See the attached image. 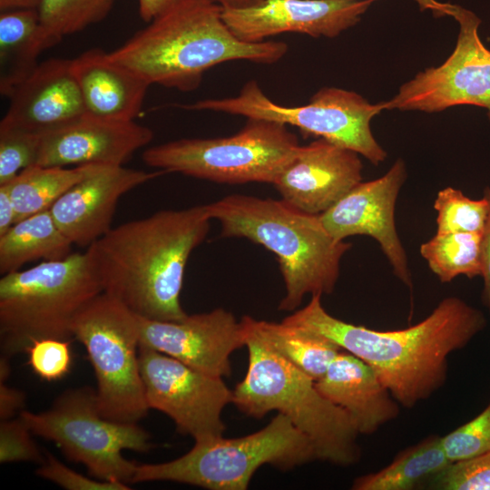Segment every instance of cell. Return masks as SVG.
I'll return each instance as SVG.
<instances>
[{
  "instance_id": "cell-1",
  "label": "cell",
  "mask_w": 490,
  "mask_h": 490,
  "mask_svg": "<svg viewBox=\"0 0 490 490\" xmlns=\"http://www.w3.org/2000/svg\"><path fill=\"white\" fill-rule=\"evenodd\" d=\"M282 321L319 334L370 366L397 402L412 408L440 389L448 356L464 348L486 327L484 313L457 297L442 299L422 321L380 331L330 315L313 295Z\"/></svg>"
},
{
  "instance_id": "cell-2",
  "label": "cell",
  "mask_w": 490,
  "mask_h": 490,
  "mask_svg": "<svg viewBox=\"0 0 490 490\" xmlns=\"http://www.w3.org/2000/svg\"><path fill=\"white\" fill-rule=\"evenodd\" d=\"M206 205L162 210L112 228L86 250L103 292L138 316L181 321L187 261L210 230Z\"/></svg>"
},
{
  "instance_id": "cell-3",
  "label": "cell",
  "mask_w": 490,
  "mask_h": 490,
  "mask_svg": "<svg viewBox=\"0 0 490 490\" xmlns=\"http://www.w3.org/2000/svg\"><path fill=\"white\" fill-rule=\"evenodd\" d=\"M286 43L245 42L230 30L222 8L210 0H183L168 8L112 52L110 57L147 83L191 92L203 74L229 61L274 64Z\"/></svg>"
},
{
  "instance_id": "cell-4",
  "label": "cell",
  "mask_w": 490,
  "mask_h": 490,
  "mask_svg": "<svg viewBox=\"0 0 490 490\" xmlns=\"http://www.w3.org/2000/svg\"><path fill=\"white\" fill-rule=\"evenodd\" d=\"M206 208L211 219L220 222L221 236L246 238L277 256L286 289L279 309H296L308 294L333 292L351 243L335 240L319 215L283 200L242 194L226 196Z\"/></svg>"
},
{
  "instance_id": "cell-5",
  "label": "cell",
  "mask_w": 490,
  "mask_h": 490,
  "mask_svg": "<svg viewBox=\"0 0 490 490\" xmlns=\"http://www.w3.org/2000/svg\"><path fill=\"white\" fill-rule=\"evenodd\" d=\"M242 324L249 364L245 377L232 390L236 407L256 418L276 410L309 437L317 459L340 466L356 464L361 456L359 433L348 414Z\"/></svg>"
},
{
  "instance_id": "cell-6",
  "label": "cell",
  "mask_w": 490,
  "mask_h": 490,
  "mask_svg": "<svg viewBox=\"0 0 490 490\" xmlns=\"http://www.w3.org/2000/svg\"><path fill=\"white\" fill-rule=\"evenodd\" d=\"M102 292L87 251L2 275L1 356L24 353L35 339H71L75 316Z\"/></svg>"
},
{
  "instance_id": "cell-7",
  "label": "cell",
  "mask_w": 490,
  "mask_h": 490,
  "mask_svg": "<svg viewBox=\"0 0 490 490\" xmlns=\"http://www.w3.org/2000/svg\"><path fill=\"white\" fill-rule=\"evenodd\" d=\"M315 459L309 437L278 413L255 433L198 440L189 452L172 461L136 464L131 483L172 481L210 490H245L264 465L289 471Z\"/></svg>"
},
{
  "instance_id": "cell-8",
  "label": "cell",
  "mask_w": 490,
  "mask_h": 490,
  "mask_svg": "<svg viewBox=\"0 0 490 490\" xmlns=\"http://www.w3.org/2000/svg\"><path fill=\"white\" fill-rule=\"evenodd\" d=\"M299 147L287 125L248 119L237 133L212 139H180L146 149L142 161L165 172L220 183L273 184Z\"/></svg>"
},
{
  "instance_id": "cell-9",
  "label": "cell",
  "mask_w": 490,
  "mask_h": 490,
  "mask_svg": "<svg viewBox=\"0 0 490 490\" xmlns=\"http://www.w3.org/2000/svg\"><path fill=\"white\" fill-rule=\"evenodd\" d=\"M19 416L33 435L54 442L67 459L83 464L103 481L131 483L136 463L122 451L147 452L152 447L149 433L137 423L103 417L96 391L90 387L67 389L47 410H23Z\"/></svg>"
},
{
  "instance_id": "cell-10",
  "label": "cell",
  "mask_w": 490,
  "mask_h": 490,
  "mask_svg": "<svg viewBox=\"0 0 490 490\" xmlns=\"http://www.w3.org/2000/svg\"><path fill=\"white\" fill-rule=\"evenodd\" d=\"M72 334L93 368L102 416L122 423L143 418L150 408L139 363V316L102 292L75 316Z\"/></svg>"
},
{
  "instance_id": "cell-11",
  "label": "cell",
  "mask_w": 490,
  "mask_h": 490,
  "mask_svg": "<svg viewBox=\"0 0 490 490\" xmlns=\"http://www.w3.org/2000/svg\"><path fill=\"white\" fill-rule=\"evenodd\" d=\"M179 106L295 126L304 134L350 149L375 166L387 158L386 151L378 144L370 128L371 119L383 110L381 103L372 104L352 91L324 87L314 93L307 104L285 106L271 101L255 81H250L235 97L204 99Z\"/></svg>"
},
{
  "instance_id": "cell-12",
  "label": "cell",
  "mask_w": 490,
  "mask_h": 490,
  "mask_svg": "<svg viewBox=\"0 0 490 490\" xmlns=\"http://www.w3.org/2000/svg\"><path fill=\"white\" fill-rule=\"evenodd\" d=\"M449 15L460 25L456 47L437 67L418 73L400 86L383 110L438 113L456 105L485 108L490 121V50L478 34L480 19L471 11L452 5Z\"/></svg>"
},
{
  "instance_id": "cell-13",
  "label": "cell",
  "mask_w": 490,
  "mask_h": 490,
  "mask_svg": "<svg viewBox=\"0 0 490 490\" xmlns=\"http://www.w3.org/2000/svg\"><path fill=\"white\" fill-rule=\"evenodd\" d=\"M139 363L149 408L170 416L177 431L194 441L223 436L221 414L233 392L222 377L145 346L139 347Z\"/></svg>"
},
{
  "instance_id": "cell-14",
  "label": "cell",
  "mask_w": 490,
  "mask_h": 490,
  "mask_svg": "<svg viewBox=\"0 0 490 490\" xmlns=\"http://www.w3.org/2000/svg\"><path fill=\"white\" fill-rule=\"evenodd\" d=\"M406 179V164L397 159L383 176L361 181L319 218L337 240L353 235L376 240L396 277L411 289L407 256L395 224V206Z\"/></svg>"
},
{
  "instance_id": "cell-15",
  "label": "cell",
  "mask_w": 490,
  "mask_h": 490,
  "mask_svg": "<svg viewBox=\"0 0 490 490\" xmlns=\"http://www.w3.org/2000/svg\"><path fill=\"white\" fill-rule=\"evenodd\" d=\"M140 346L168 355L203 373L224 377L231 373L230 355L246 343L241 320L224 309L188 315L181 321L139 316Z\"/></svg>"
},
{
  "instance_id": "cell-16",
  "label": "cell",
  "mask_w": 490,
  "mask_h": 490,
  "mask_svg": "<svg viewBox=\"0 0 490 490\" xmlns=\"http://www.w3.org/2000/svg\"><path fill=\"white\" fill-rule=\"evenodd\" d=\"M377 0H264L243 9H222L239 39L258 43L282 33L335 37L354 26Z\"/></svg>"
},
{
  "instance_id": "cell-17",
  "label": "cell",
  "mask_w": 490,
  "mask_h": 490,
  "mask_svg": "<svg viewBox=\"0 0 490 490\" xmlns=\"http://www.w3.org/2000/svg\"><path fill=\"white\" fill-rule=\"evenodd\" d=\"M358 155L318 138L299 145L273 185L289 205L320 215L362 181L363 165Z\"/></svg>"
},
{
  "instance_id": "cell-18",
  "label": "cell",
  "mask_w": 490,
  "mask_h": 490,
  "mask_svg": "<svg viewBox=\"0 0 490 490\" xmlns=\"http://www.w3.org/2000/svg\"><path fill=\"white\" fill-rule=\"evenodd\" d=\"M152 131L134 121L85 113L77 121L42 136L37 165H122L151 142Z\"/></svg>"
},
{
  "instance_id": "cell-19",
  "label": "cell",
  "mask_w": 490,
  "mask_h": 490,
  "mask_svg": "<svg viewBox=\"0 0 490 490\" xmlns=\"http://www.w3.org/2000/svg\"><path fill=\"white\" fill-rule=\"evenodd\" d=\"M7 98L9 106L0 125L41 136L87 113L71 59L51 58L40 62Z\"/></svg>"
},
{
  "instance_id": "cell-20",
  "label": "cell",
  "mask_w": 490,
  "mask_h": 490,
  "mask_svg": "<svg viewBox=\"0 0 490 490\" xmlns=\"http://www.w3.org/2000/svg\"><path fill=\"white\" fill-rule=\"evenodd\" d=\"M164 172L107 165L73 186L49 211L74 245L88 248L112 229L122 196Z\"/></svg>"
},
{
  "instance_id": "cell-21",
  "label": "cell",
  "mask_w": 490,
  "mask_h": 490,
  "mask_svg": "<svg viewBox=\"0 0 490 490\" xmlns=\"http://www.w3.org/2000/svg\"><path fill=\"white\" fill-rule=\"evenodd\" d=\"M315 384L348 414L359 434L371 435L399 415V404L373 368L347 351L335 357Z\"/></svg>"
},
{
  "instance_id": "cell-22",
  "label": "cell",
  "mask_w": 490,
  "mask_h": 490,
  "mask_svg": "<svg viewBox=\"0 0 490 490\" xmlns=\"http://www.w3.org/2000/svg\"><path fill=\"white\" fill-rule=\"evenodd\" d=\"M87 113L104 119L134 121L141 113L150 83L114 62L100 48L71 59Z\"/></svg>"
},
{
  "instance_id": "cell-23",
  "label": "cell",
  "mask_w": 490,
  "mask_h": 490,
  "mask_svg": "<svg viewBox=\"0 0 490 490\" xmlns=\"http://www.w3.org/2000/svg\"><path fill=\"white\" fill-rule=\"evenodd\" d=\"M54 44L43 27L38 9L0 15V93L8 97L38 66V57Z\"/></svg>"
},
{
  "instance_id": "cell-24",
  "label": "cell",
  "mask_w": 490,
  "mask_h": 490,
  "mask_svg": "<svg viewBox=\"0 0 490 490\" xmlns=\"http://www.w3.org/2000/svg\"><path fill=\"white\" fill-rule=\"evenodd\" d=\"M241 321L270 349L299 368L315 382L326 373L340 348L328 338L307 328L258 320L245 316Z\"/></svg>"
},
{
  "instance_id": "cell-25",
  "label": "cell",
  "mask_w": 490,
  "mask_h": 490,
  "mask_svg": "<svg viewBox=\"0 0 490 490\" xmlns=\"http://www.w3.org/2000/svg\"><path fill=\"white\" fill-rule=\"evenodd\" d=\"M73 245L49 210L30 215L0 235V273L19 270L36 260L64 259L72 253Z\"/></svg>"
},
{
  "instance_id": "cell-26",
  "label": "cell",
  "mask_w": 490,
  "mask_h": 490,
  "mask_svg": "<svg viewBox=\"0 0 490 490\" xmlns=\"http://www.w3.org/2000/svg\"><path fill=\"white\" fill-rule=\"evenodd\" d=\"M451 462L441 436H431L399 453L381 470L354 480V490H412L425 485Z\"/></svg>"
},
{
  "instance_id": "cell-27",
  "label": "cell",
  "mask_w": 490,
  "mask_h": 490,
  "mask_svg": "<svg viewBox=\"0 0 490 490\" xmlns=\"http://www.w3.org/2000/svg\"><path fill=\"white\" fill-rule=\"evenodd\" d=\"M104 166L107 165L83 164L68 168L35 164L23 170L5 183L15 204L16 221L49 210L73 186Z\"/></svg>"
},
{
  "instance_id": "cell-28",
  "label": "cell",
  "mask_w": 490,
  "mask_h": 490,
  "mask_svg": "<svg viewBox=\"0 0 490 490\" xmlns=\"http://www.w3.org/2000/svg\"><path fill=\"white\" fill-rule=\"evenodd\" d=\"M481 238L480 233L436 232L419 252L442 283L461 275L472 279L482 276Z\"/></svg>"
},
{
  "instance_id": "cell-29",
  "label": "cell",
  "mask_w": 490,
  "mask_h": 490,
  "mask_svg": "<svg viewBox=\"0 0 490 490\" xmlns=\"http://www.w3.org/2000/svg\"><path fill=\"white\" fill-rule=\"evenodd\" d=\"M116 0H41L40 21L48 36L58 44L64 36L104 20Z\"/></svg>"
},
{
  "instance_id": "cell-30",
  "label": "cell",
  "mask_w": 490,
  "mask_h": 490,
  "mask_svg": "<svg viewBox=\"0 0 490 490\" xmlns=\"http://www.w3.org/2000/svg\"><path fill=\"white\" fill-rule=\"evenodd\" d=\"M437 212L438 233H483L489 211L486 196L479 200L466 197L460 190L446 187L440 190L434 201Z\"/></svg>"
},
{
  "instance_id": "cell-31",
  "label": "cell",
  "mask_w": 490,
  "mask_h": 490,
  "mask_svg": "<svg viewBox=\"0 0 490 490\" xmlns=\"http://www.w3.org/2000/svg\"><path fill=\"white\" fill-rule=\"evenodd\" d=\"M41 141L39 134L0 125V185L37 163Z\"/></svg>"
},
{
  "instance_id": "cell-32",
  "label": "cell",
  "mask_w": 490,
  "mask_h": 490,
  "mask_svg": "<svg viewBox=\"0 0 490 490\" xmlns=\"http://www.w3.org/2000/svg\"><path fill=\"white\" fill-rule=\"evenodd\" d=\"M450 462L472 458L490 452V403L475 418L441 436Z\"/></svg>"
},
{
  "instance_id": "cell-33",
  "label": "cell",
  "mask_w": 490,
  "mask_h": 490,
  "mask_svg": "<svg viewBox=\"0 0 490 490\" xmlns=\"http://www.w3.org/2000/svg\"><path fill=\"white\" fill-rule=\"evenodd\" d=\"M426 485L439 490H490V452L451 462Z\"/></svg>"
},
{
  "instance_id": "cell-34",
  "label": "cell",
  "mask_w": 490,
  "mask_h": 490,
  "mask_svg": "<svg viewBox=\"0 0 490 490\" xmlns=\"http://www.w3.org/2000/svg\"><path fill=\"white\" fill-rule=\"evenodd\" d=\"M28 365L42 379L54 381L66 376L72 366L71 339L40 338L25 349Z\"/></svg>"
},
{
  "instance_id": "cell-35",
  "label": "cell",
  "mask_w": 490,
  "mask_h": 490,
  "mask_svg": "<svg viewBox=\"0 0 490 490\" xmlns=\"http://www.w3.org/2000/svg\"><path fill=\"white\" fill-rule=\"evenodd\" d=\"M32 431L18 415L0 422V462H34L42 464L45 456L32 437Z\"/></svg>"
},
{
  "instance_id": "cell-36",
  "label": "cell",
  "mask_w": 490,
  "mask_h": 490,
  "mask_svg": "<svg viewBox=\"0 0 490 490\" xmlns=\"http://www.w3.org/2000/svg\"><path fill=\"white\" fill-rule=\"evenodd\" d=\"M35 474L52 481L67 490H128V484L103 481L84 476L62 464L50 453H45L44 461L35 470Z\"/></svg>"
},
{
  "instance_id": "cell-37",
  "label": "cell",
  "mask_w": 490,
  "mask_h": 490,
  "mask_svg": "<svg viewBox=\"0 0 490 490\" xmlns=\"http://www.w3.org/2000/svg\"><path fill=\"white\" fill-rule=\"evenodd\" d=\"M483 194L488 199L489 211L481 238V277L484 279L482 300L490 309V187H485Z\"/></svg>"
},
{
  "instance_id": "cell-38",
  "label": "cell",
  "mask_w": 490,
  "mask_h": 490,
  "mask_svg": "<svg viewBox=\"0 0 490 490\" xmlns=\"http://www.w3.org/2000/svg\"><path fill=\"white\" fill-rule=\"evenodd\" d=\"M26 401L25 393L9 387L5 382L0 383V419L6 420L20 414Z\"/></svg>"
},
{
  "instance_id": "cell-39",
  "label": "cell",
  "mask_w": 490,
  "mask_h": 490,
  "mask_svg": "<svg viewBox=\"0 0 490 490\" xmlns=\"http://www.w3.org/2000/svg\"><path fill=\"white\" fill-rule=\"evenodd\" d=\"M16 222L15 204L7 184L0 185V235Z\"/></svg>"
},
{
  "instance_id": "cell-40",
  "label": "cell",
  "mask_w": 490,
  "mask_h": 490,
  "mask_svg": "<svg viewBox=\"0 0 490 490\" xmlns=\"http://www.w3.org/2000/svg\"><path fill=\"white\" fill-rule=\"evenodd\" d=\"M183 0H138L139 14L144 22H151L154 17Z\"/></svg>"
},
{
  "instance_id": "cell-41",
  "label": "cell",
  "mask_w": 490,
  "mask_h": 490,
  "mask_svg": "<svg viewBox=\"0 0 490 490\" xmlns=\"http://www.w3.org/2000/svg\"><path fill=\"white\" fill-rule=\"evenodd\" d=\"M416 1L421 11L431 10L436 17L448 15L452 7V4L440 3L436 0H414Z\"/></svg>"
},
{
  "instance_id": "cell-42",
  "label": "cell",
  "mask_w": 490,
  "mask_h": 490,
  "mask_svg": "<svg viewBox=\"0 0 490 490\" xmlns=\"http://www.w3.org/2000/svg\"><path fill=\"white\" fill-rule=\"evenodd\" d=\"M41 0H0V10L38 9Z\"/></svg>"
},
{
  "instance_id": "cell-43",
  "label": "cell",
  "mask_w": 490,
  "mask_h": 490,
  "mask_svg": "<svg viewBox=\"0 0 490 490\" xmlns=\"http://www.w3.org/2000/svg\"><path fill=\"white\" fill-rule=\"evenodd\" d=\"M222 9H243L257 5L264 0H210Z\"/></svg>"
},
{
  "instance_id": "cell-44",
  "label": "cell",
  "mask_w": 490,
  "mask_h": 490,
  "mask_svg": "<svg viewBox=\"0 0 490 490\" xmlns=\"http://www.w3.org/2000/svg\"><path fill=\"white\" fill-rule=\"evenodd\" d=\"M10 358H0V383L5 382L11 374Z\"/></svg>"
},
{
  "instance_id": "cell-45",
  "label": "cell",
  "mask_w": 490,
  "mask_h": 490,
  "mask_svg": "<svg viewBox=\"0 0 490 490\" xmlns=\"http://www.w3.org/2000/svg\"><path fill=\"white\" fill-rule=\"evenodd\" d=\"M489 310H490V309H489Z\"/></svg>"
}]
</instances>
